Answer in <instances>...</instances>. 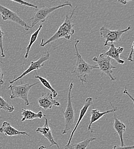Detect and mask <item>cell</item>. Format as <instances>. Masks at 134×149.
<instances>
[{"instance_id":"cell-1","label":"cell","mask_w":134,"mask_h":149,"mask_svg":"<svg viewBox=\"0 0 134 149\" xmlns=\"http://www.w3.org/2000/svg\"><path fill=\"white\" fill-rule=\"evenodd\" d=\"M76 9L77 7H76L75 9L73 10L70 16H66L65 19L62 24L59 26L57 32L52 37L49 38L45 42H44V39L43 38H41L40 47H43L45 45L50 44L60 38H65L67 40H70L71 37L74 35L75 32V30L73 28L74 23L73 21V17L76 10Z\"/></svg>"},{"instance_id":"cell-2","label":"cell","mask_w":134,"mask_h":149,"mask_svg":"<svg viewBox=\"0 0 134 149\" xmlns=\"http://www.w3.org/2000/svg\"><path fill=\"white\" fill-rule=\"evenodd\" d=\"M79 42V40H77L74 43V48L76 50V56L77 57V61L75 68L73 71L71 72L72 74L77 76L82 84L87 83V77L88 75L94 69H98L97 65H92L87 63L84 60L82 57L80 55L77 48V45Z\"/></svg>"},{"instance_id":"cell-3","label":"cell","mask_w":134,"mask_h":149,"mask_svg":"<svg viewBox=\"0 0 134 149\" xmlns=\"http://www.w3.org/2000/svg\"><path fill=\"white\" fill-rule=\"evenodd\" d=\"M73 87V83L71 82L69 87V93L67 96V102L66 110L63 113L65 119L64 129L62 131V134H67L69 131L73 127L75 121L74 110L72 104V97L71 96V91Z\"/></svg>"},{"instance_id":"cell-4","label":"cell","mask_w":134,"mask_h":149,"mask_svg":"<svg viewBox=\"0 0 134 149\" xmlns=\"http://www.w3.org/2000/svg\"><path fill=\"white\" fill-rule=\"evenodd\" d=\"M38 82H36L34 84L25 83L21 85H12L10 84L8 88L10 93V97L11 99H21L23 100L26 106L29 105V102L28 100V94L32 87L37 84Z\"/></svg>"},{"instance_id":"cell-5","label":"cell","mask_w":134,"mask_h":149,"mask_svg":"<svg viewBox=\"0 0 134 149\" xmlns=\"http://www.w3.org/2000/svg\"><path fill=\"white\" fill-rule=\"evenodd\" d=\"M65 6H70L71 7L72 5L69 2H65L63 4H60L57 6H51V7H43L41 9H39L37 11H36L33 16L30 19L31 24L30 25L31 28H33L38 22H45L47 17L51 14L52 12L57 10L59 8H63Z\"/></svg>"},{"instance_id":"cell-6","label":"cell","mask_w":134,"mask_h":149,"mask_svg":"<svg viewBox=\"0 0 134 149\" xmlns=\"http://www.w3.org/2000/svg\"><path fill=\"white\" fill-rule=\"evenodd\" d=\"M111 58L107 56L103 55L102 54L98 57H94L93 60L97 63L98 69L101 72V76L104 74L109 76L111 81H115V78L112 76L113 70L116 69V67L111 64Z\"/></svg>"},{"instance_id":"cell-7","label":"cell","mask_w":134,"mask_h":149,"mask_svg":"<svg viewBox=\"0 0 134 149\" xmlns=\"http://www.w3.org/2000/svg\"><path fill=\"white\" fill-rule=\"evenodd\" d=\"M131 29V26H128L124 30H111L105 26H102L100 29V36L105 39L104 46L107 45L109 42L114 43V42L118 41L120 40L122 35Z\"/></svg>"},{"instance_id":"cell-8","label":"cell","mask_w":134,"mask_h":149,"mask_svg":"<svg viewBox=\"0 0 134 149\" xmlns=\"http://www.w3.org/2000/svg\"><path fill=\"white\" fill-rule=\"evenodd\" d=\"M0 16L2 17V19L4 21L9 20L19 24L26 31H28L32 28L30 25L19 17L16 12L10 10L1 5H0Z\"/></svg>"},{"instance_id":"cell-9","label":"cell","mask_w":134,"mask_h":149,"mask_svg":"<svg viewBox=\"0 0 134 149\" xmlns=\"http://www.w3.org/2000/svg\"><path fill=\"white\" fill-rule=\"evenodd\" d=\"M49 57H50V54L49 52H47L45 55L40 57L37 60H36L35 61H32L30 63V65H29V67H28V68L26 70H25L22 74L19 76V77H17V78L14 79L13 80L9 81V83L10 84H12L14 82L18 81L19 80L22 79L23 77H24L26 74L30 73L31 72H32L33 71L38 70L39 69H40L42 67H44L45 65L44 63L46 61H47L49 58Z\"/></svg>"},{"instance_id":"cell-10","label":"cell","mask_w":134,"mask_h":149,"mask_svg":"<svg viewBox=\"0 0 134 149\" xmlns=\"http://www.w3.org/2000/svg\"><path fill=\"white\" fill-rule=\"evenodd\" d=\"M92 103H93V98L92 97H87L86 100H85V103L83 105V106L82 107V108L80 109V111L79 112V118H78V119L77 120V123L74 128V129L71 132V135H70V137L69 138V140L67 143V145L64 147V149H71V140H72V138L73 137V135H74V134L75 133L79 125L80 124L81 120H82L83 118L85 116V115H86V112L87 111L89 108L90 107V106L92 104Z\"/></svg>"},{"instance_id":"cell-11","label":"cell","mask_w":134,"mask_h":149,"mask_svg":"<svg viewBox=\"0 0 134 149\" xmlns=\"http://www.w3.org/2000/svg\"><path fill=\"white\" fill-rule=\"evenodd\" d=\"M38 103L39 106L45 110L51 109L53 106L59 107L60 106L59 102L53 99L52 94L48 93H42L38 99Z\"/></svg>"},{"instance_id":"cell-12","label":"cell","mask_w":134,"mask_h":149,"mask_svg":"<svg viewBox=\"0 0 134 149\" xmlns=\"http://www.w3.org/2000/svg\"><path fill=\"white\" fill-rule=\"evenodd\" d=\"M45 118V123L42 127H38L36 129V132L42 135L43 136L46 138L50 142V147L53 146H57L58 149H60V147L58 145L57 143L54 141V139L52 134V130L49 125V122L47 119L46 117V115H44Z\"/></svg>"},{"instance_id":"cell-13","label":"cell","mask_w":134,"mask_h":149,"mask_svg":"<svg viewBox=\"0 0 134 149\" xmlns=\"http://www.w3.org/2000/svg\"><path fill=\"white\" fill-rule=\"evenodd\" d=\"M107 45L109 46V50L106 52L105 53L102 54L104 56H109L111 58L114 59L115 61L120 64H123L124 63V61L120 59V54L123 52L124 51V48L122 47H115L114 43L111 42L110 44H107Z\"/></svg>"},{"instance_id":"cell-14","label":"cell","mask_w":134,"mask_h":149,"mask_svg":"<svg viewBox=\"0 0 134 149\" xmlns=\"http://www.w3.org/2000/svg\"><path fill=\"white\" fill-rule=\"evenodd\" d=\"M112 107H113L112 109L107 110L106 111L102 112H100L99 110H96V109H94L92 110L91 111V116H90V123L89 125V126L87 127V130L88 131H90V132H93V129L92 128V125L96 122V121H98V120H99L102 116H103L104 115H105L106 114L109 113H111V112H115L117 111V108L114 107L113 106V105L112 104Z\"/></svg>"},{"instance_id":"cell-15","label":"cell","mask_w":134,"mask_h":149,"mask_svg":"<svg viewBox=\"0 0 134 149\" xmlns=\"http://www.w3.org/2000/svg\"><path fill=\"white\" fill-rule=\"evenodd\" d=\"M0 132L4 134L6 136H12L16 135H27L29 136V135L26 132L20 131L18 130H16L14 127H13L8 122H3L0 127Z\"/></svg>"},{"instance_id":"cell-16","label":"cell","mask_w":134,"mask_h":149,"mask_svg":"<svg viewBox=\"0 0 134 149\" xmlns=\"http://www.w3.org/2000/svg\"><path fill=\"white\" fill-rule=\"evenodd\" d=\"M113 127L116 131V133L119 136V138L120 140V146H124V142L123 140V134L126 130V126L121 120H120L118 119V118L116 115L115 112H114V115Z\"/></svg>"},{"instance_id":"cell-17","label":"cell","mask_w":134,"mask_h":149,"mask_svg":"<svg viewBox=\"0 0 134 149\" xmlns=\"http://www.w3.org/2000/svg\"><path fill=\"white\" fill-rule=\"evenodd\" d=\"M21 115L22 118L21 120V122H24L26 120H34L35 119H41L44 117V115L42 112L39 111L37 113L32 111L30 110L22 109V111L21 113Z\"/></svg>"},{"instance_id":"cell-18","label":"cell","mask_w":134,"mask_h":149,"mask_svg":"<svg viewBox=\"0 0 134 149\" xmlns=\"http://www.w3.org/2000/svg\"><path fill=\"white\" fill-rule=\"evenodd\" d=\"M42 28V24H41L39 26L38 28L37 29V30L34 32L31 36L30 38V41H29V44L26 47V54L25 55V58H27L29 56V52H30V48L32 46V45L36 42V41L37 40V37L38 36L39 33L41 30Z\"/></svg>"},{"instance_id":"cell-19","label":"cell","mask_w":134,"mask_h":149,"mask_svg":"<svg viewBox=\"0 0 134 149\" xmlns=\"http://www.w3.org/2000/svg\"><path fill=\"white\" fill-rule=\"evenodd\" d=\"M35 78L38 79L39 81L42 83V84L51 92V93L52 94L53 97H56L57 96L58 93L57 91L52 87L50 83L48 81V80H47L46 79L37 74L35 76Z\"/></svg>"},{"instance_id":"cell-20","label":"cell","mask_w":134,"mask_h":149,"mask_svg":"<svg viewBox=\"0 0 134 149\" xmlns=\"http://www.w3.org/2000/svg\"><path fill=\"white\" fill-rule=\"evenodd\" d=\"M96 138H87L84 141L76 144L71 145V149H86L91 142L96 140Z\"/></svg>"},{"instance_id":"cell-21","label":"cell","mask_w":134,"mask_h":149,"mask_svg":"<svg viewBox=\"0 0 134 149\" xmlns=\"http://www.w3.org/2000/svg\"><path fill=\"white\" fill-rule=\"evenodd\" d=\"M0 110H3L5 111L11 113L14 111V107L9 104L6 100L0 96Z\"/></svg>"},{"instance_id":"cell-22","label":"cell","mask_w":134,"mask_h":149,"mask_svg":"<svg viewBox=\"0 0 134 149\" xmlns=\"http://www.w3.org/2000/svg\"><path fill=\"white\" fill-rule=\"evenodd\" d=\"M12 1H13L16 3H18L20 4L21 5H24V6H26L27 7H32V8H34L36 9H38V6L36 5H34V4H32L31 3H29L28 2H26L24 1L23 0H10Z\"/></svg>"},{"instance_id":"cell-23","label":"cell","mask_w":134,"mask_h":149,"mask_svg":"<svg viewBox=\"0 0 134 149\" xmlns=\"http://www.w3.org/2000/svg\"><path fill=\"white\" fill-rule=\"evenodd\" d=\"M4 36V33L2 31L1 25H0V51H1V56L3 58L5 57L3 51V37Z\"/></svg>"},{"instance_id":"cell-24","label":"cell","mask_w":134,"mask_h":149,"mask_svg":"<svg viewBox=\"0 0 134 149\" xmlns=\"http://www.w3.org/2000/svg\"><path fill=\"white\" fill-rule=\"evenodd\" d=\"M134 146H121L119 145H114L113 148V149H134Z\"/></svg>"},{"instance_id":"cell-25","label":"cell","mask_w":134,"mask_h":149,"mask_svg":"<svg viewBox=\"0 0 134 149\" xmlns=\"http://www.w3.org/2000/svg\"><path fill=\"white\" fill-rule=\"evenodd\" d=\"M134 42H133L132 46H131V52L129 55V56L127 58V60L130 61V62H133V52H134Z\"/></svg>"},{"instance_id":"cell-26","label":"cell","mask_w":134,"mask_h":149,"mask_svg":"<svg viewBox=\"0 0 134 149\" xmlns=\"http://www.w3.org/2000/svg\"><path fill=\"white\" fill-rule=\"evenodd\" d=\"M3 74L2 72L1 67L0 66V86L3 85L4 84V81L3 80Z\"/></svg>"},{"instance_id":"cell-27","label":"cell","mask_w":134,"mask_h":149,"mask_svg":"<svg viewBox=\"0 0 134 149\" xmlns=\"http://www.w3.org/2000/svg\"><path fill=\"white\" fill-rule=\"evenodd\" d=\"M133 1V0H118V1L119 3H120L123 5H126L128 1Z\"/></svg>"},{"instance_id":"cell-28","label":"cell","mask_w":134,"mask_h":149,"mask_svg":"<svg viewBox=\"0 0 134 149\" xmlns=\"http://www.w3.org/2000/svg\"><path fill=\"white\" fill-rule=\"evenodd\" d=\"M124 93H126V95H129V96L131 99V100H132V101L134 102V99H133V97L131 96H130V95H129V93H127V88H126V87H125V90H124Z\"/></svg>"},{"instance_id":"cell-29","label":"cell","mask_w":134,"mask_h":149,"mask_svg":"<svg viewBox=\"0 0 134 149\" xmlns=\"http://www.w3.org/2000/svg\"><path fill=\"white\" fill-rule=\"evenodd\" d=\"M38 149H47V148L45 146H41L40 147H39Z\"/></svg>"}]
</instances>
